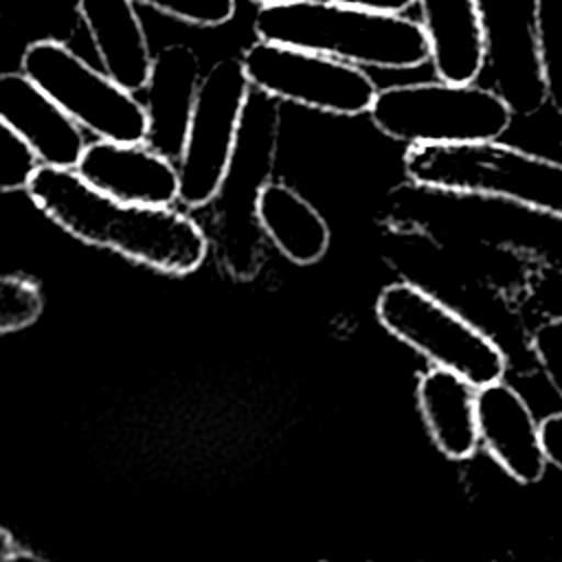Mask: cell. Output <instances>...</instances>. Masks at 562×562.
<instances>
[{
    "mask_svg": "<svg viewBox=\"0 0 562 562\" xmlns=\"http://www.w3.org/2000/svg\"><path fill=\"white\" fill-rule=\"evenodd\" d=\"M26 193L72 237L165 274L198 270L211 246L191 215L173 206L116 200L86 182L75 167L40 165Z\"/></svg>",
    "mask_w": 562,
    "mask_h": 562,
    "instance_id": "cell-1",
    "label": "cell"
},
{
    "mask_svg": "<svg viewBox=\"0 0 562 562\" xmlns=\"http://www.w3.org/2000/svg\"><path fill=\"white\" fill-rule=\"evenodd\" d=\"M252 31L257 40L310 48L356 66L408 70L430 59L428 37L419 22L334 0L259 7Z\"/></svg>",
    "mask_w": 562,
    "mask_h": 562,
    "instance_id": "cell-2",
    "label": "cell"
},
{
    "mask_svg": "<svg viewBox=\"0 0 562 562\" xmlns=\"http://www.w3.org/2000/svg\"><path fill=\"white\" fill-rule=\"evenodd\" d=\"M404 171L417 187L501 198L562 220V162L498 138L408 145Z\"/></svg>",
    "mask_w": 562,
    "mask_h": 562,
    "instance_id": "cell-3",
    "label": "cell"
},
{
    "mask_svg": "<svg viewBox=\"0 0 562 562\" xmlns=\"http://www.w3.org/2000/svg\"><path fill=\"white\" fill-rule=\"evenodd\" d=\"M369 116L393 140L450 145L501 138L514 112L496 90L437 79L378 90Z\"/></svg>",
    "mask_w": 562,
    "mask_h": 562,
    "instance_id": "cell-4",
    "label": "cell"
},
{
    "mask_svg": "<svg viewBox=\"0 0 562 562\" xmlns=\"http://www.w3.org/2000/svg\"><path fill=\"white\" fill-rule=\"evenodd\" d=\"M375 316L397 340L413 347L435 367L463 375L474 386L505 375L507 360L503 349L474 323L415 283L397 281L386 285L375 301Z\"/></svg>",
    "mask_w": 562,
    "mask_h": 562,
    "instance_id": "cell-5",
    "label": "cell"
},
{
    "mask_svg": "<svg viewBox=\"0 0 562 562\" xmlns=\"http://www.w3.org/2000/svg\"><path fill=\"white\" fill-rule=\"evenodd\" d=\"M257 92V103L252 92L248 97L237 147L226 171L217 195V209L213 213V244L224 270L239 281L250 279L259 268L261 257V228L257 222V198L261 187L268 182L274 136H277V108L272 97Z\"/></svg>",
    "mask_w": 562,
    "mask_h": 562,
    "instance_id": "cell-6",
    "label": "cell"
},
{
    "mask_svg": "<svg viewBox=\"0 0 562 562\" xmlns=\"http://www.w3.org/2000/svg\"><path fill=\"white\" fill-rule=\"evenodd\" d=\"M250 92L241 57H224L202 75L178 156V200L184 206L202 209L217 195L237 147Z\"/></svg>",
    "mask_w": 562,
    "mask_h": 562,
    "instance_id": "cell-7",
    "label": "cell"
},
{
    "mask_svg": "<svg viewBox=\"0 0 562 562\" xmlns=\"http://www.w3.org/2000/svg\"><path fill=\"white\" fill-rule=\"evenodd\" d=\"M20 70L97 138L121 143H143L147 138L145 103L108 72L92 68L64 42L37 40L29 44Z\"/></svg>",
    "mask_w": 562,
    "mask_h": 562,
    "instance_id": "cell-8",
    "label": "cell"
},
{
    "mask_svg": "<svg viewBox=\"0 0 562 562\" xmlns=\"http://www.w3.org/2000/svg\"><path fill=\"white\" fill-rule=\"evenodd\" d=\"M241 64L252 90L336 116L369 112L378 94L362 66L292 44L257 40Z\"/></svg>",
    "mask_w": 562,
    "mask_h": 562,
    "instance_id": "cell-9",
    "label": "cell"
},
{
    "mask_svg": "<svg viewBox=\"0 0 562 562\" xmlns=\"http://www.w3.org/2000/svg\"><path fill=\"white\" fill-rule=\"evenodd\" d=\"M75 169L99 191L125 202L171 206L180 193L178 167L145 140L97 138L86 145Z\"/></svg>",
    "mask_w": 562,
    "mask_h": 562,
    "instance_id": "cell-10",
    "label": "cell"
},
{
    "mask_svg": "<svg viewBox=\"0 0 562 562\" xmlns=\"http://www.w3.org/2000/svg\"><path fill=\"white\" fill-rule=\"evenodd\" d=\"M479 441L518 483H538L547 472L540 422L525 397L503 380L479 386Z\"/></svg>",
    "mask_w": 562,
    "mask_h": 562,
    "instance_id": "cell-11",
    "label": "cell"
},
{
    "mask_svg": "<svg viewBox=\"0 0 562 562\" xmlns=\"http://www.w3.org/2000/svg\"><path fill=\"white\" fill-rule=\"evenodd\" d=\"M0 116L26 140L40 165L77 167L88 145L83 127L22 70L0 75Z\"/></svg>",
    "mask_w": 562,
    "mask_h": 562,
    "instance_id": "cell-12",
    "label": "cell"
},
{
    "mask_svg": "<svg viewBox=\"0 0 562 562\" xmlns=\"http://www.w3.org/2000/svg\"><path fill=\"white\" fill-rule=\"evenodd\" d=\"M200 81V57L191 46L169 44L154 55L145 86V143L169 158L180 156Z\"/></svg>",
    "mask_w": 562,
    "mask_h": 562,
    "instance_id": "cell-13",
    "label": "cell"
},
{
    "mask_svg": "<svg viewBox=\"0 0 562 562\" xmlns=\"http://www.w3.org/2000/svg\"><path fill=\"white\" fill-rule=\"evenodd\" d=\"M430 61L439 79L472 83L487 59V29L479 0H417Z\"/></svg>",
    "mask_w": 562,
    "mask_h": 562,
    "instance_id": "cell-14",
    "label": "cell"
},
{
    "mask_svg": "<svg viewBox=\"0 0 562 562\" xmlns=\"http://www.w3.org/2000/svg\"><path fill=\"white\" fill-rule=\"evenodd\" d=\"M77 11L103 72L130 92L145 90L154 55L134 0H79Z\"/></svg>",
    "mask_w": 562,
    "mask_h": 562,
    "instance_id": "cell-15",
    "label": "cell"
},
{
    "mask_svg": "<svg viewBox=\"0 0 562 562\" xmlns=\"http://www.w3.org/2000/svg\"><path fill=\"white\" fill-rule=\"evenodd\" d=\"M476 393L479 386L443 367H432L417 380L419 415L446 459H468L481 443Z\"/></svg>",
    "mask_w": 562,
    "mask_h": 562,
    "instance_id": "cell-16",
    "label": "cell"
},
{
    "mask_svg": "<svg viewBox=\"0 0 562 562\" xmlns=\"http://www.w3.org/2000/svg\"><path fill=\"white\" fill-rule=\"evenodd\" d=\"M257 222L274 248L296 266H312L329 248L325 217L292 187L268 180L257 198Z\"/></svg>",
    "mask_w": 562,
    "mask_h": 562,
    "instance_id": "cell-17",
    "label": "cell"
},
{
    "mask_svg": "<svg viewBox=\"0 0 562 562\" xmlns=\"http://www.w3.org/2000/svg\"><path fill=\"white\" fill-rule=\"evenodd\" d=\"M533 48L544 94L562 114V0H533Z\"/></svg>",
    "mask_w": 562,
    "mask_h": 562,
    "instance_id": "cell-18",
    "label": "cell"
},
{
    "mask_svg": "<svg viewBox=\"0 0 562 562\" xmlns=\"http://www.w3.org/2000/svg\"><path fill=\"white\" fill-rule=\"evenodd\" d=\"M44 310V294L37 281L22 274H0V334L20 331L33 325Z\"/></svg>",
    "mask_w": 562,
    "mask_h": 562,
    "instance_id": "cell-19",
    "label": "cell"
},
{
    "mask_svg": "<svg viewBox=\"0 0 562 562\" xmlns=\"http://www.w3.org/2000/svg\"><path fill=\"white\" fill-rule=\"evenodd\" d=\"M40 160L26 140L0 116V191H26Z\"/></svg>",
    "mask_w": 562,
    "mask_h": 562,
    "instance_id": "cell-20",
    "label": "cell"
},
{
    "mask_svg": "<svg viewBox=\"0 0 562 562\" xmlns=\"http://www.w3.org/2000/svg\"><path fill=\"white\" fill-rule=\"evenodd\" d=\"M191 26L213 29L233 20L235 0H134Z\"/></svg>",
    "mask_w": 562,
    "mask_h": 562,
    "instance_id": "cell-21",
    "label": "cell"
},
{
    "mask_svg": "<svg viewBox=\"0 0 562 562\" xmlns=\"http://www.w3.org/2000/svg\"><path fill=\"white\" fill-rule=\"evenodd\" d=\"M531 351L549 384L562 400V318L547 321L531 334Z\"/></svg>",
    "mask_w": 562,
    "mask_h": 562,
    "instance_id": "cell-22",
    "label": "cell"
},
{
    "mask_svg": "<svg viewBox=\"0 0 562 562\" xmlns=\"http://www.w3.org/2000/svg\"><path fill=\"white\" fill-rule=\"evenodd\" d=\"M540 435L547 461L562 470V413H553L540 422Z\"/></svg>",
    "mask_w": 562,
    "mask_h": 562,
    "instance_id": "cell-23",
    "label": "cell"
},
{
    "mask_svg": "<svg viewBox=\"0 0 562 562\" xmlns=\"http://www.w3.org/2000/svg\"><path fill=\"white\" fill-rule=\"evenodd\" d=\"M347 7H356V9H367V11H375V13H393V15H404V11H408L417 0H334Z\"/></svg>",
    "mask_w": 562,
    "mask_h": 562,
    "instance_id": "cell-24",
    "label": "cell"
},
{
    "mask_svg": "<svg viewBox=\"0 0 562 562\" xmlns=\"http://www.w3.org/2000/svg\"><path fill=\"white\" fill-rule=\"evenodd\" d=\"M31 553L24 551L18 540L0 525V562H9V560H18V558H29Z\"/></svg>",
    "mask_w": 562,
    "mask_h": 562,
    "instance_id": "cell-25",
    "label": "cell"
},
{
    "mask_svg": "<svg viewBox=\"0 0 562 562\" xmlns=\"http://www.w3.org/2000/svg\"><path fill=\"white\" fill-rule=\"evenodd\" d=\"M248 2H255L259 7H268V4H285V2H299V0H248Z\"/></svg>",
    "mask_w": 562,
    "mask_h": 562,
    "instance_id": "cell-26",
    "label": "cell"
},
{
    "mask_svg": "<svg viewBox=\"0 0 562 562\" xmlns=\"http://www.w3.org/2000/svg\"><path fill=\"white\" fill-rule=\"evenodd\" d=\"M560 145H562V143H560Z\"/></svg>",
    "mask_w": 562,
    "mask_h": 562,
    "instance_id": "cell-27",
    "label": "cell"
}]
</instances>
